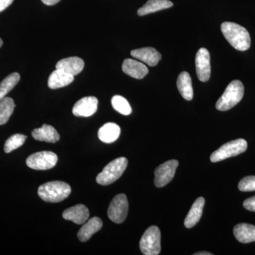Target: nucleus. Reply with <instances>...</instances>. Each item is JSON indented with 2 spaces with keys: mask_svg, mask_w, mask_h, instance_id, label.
<instances>
[{
  "mask_svg": "<svg viewBox=\"0 0 255 255\" xmlns=\"http://www.w3.org/2000/svg\"><path fill=\"white\" fill-rule=\"evenodd\" d=\"M63 217L67 221H73L75 224L82 225L86 222L90 217V211L87 206L78 204L65 210Z\"/></svg>",
  "mask_w": 255,
  "mask_h": 255,
  "instance_id": "ddd939ff",
  "label": "nucleus"
},
{
  "mask_svg": "<svg viewBox=\"0 0 255 255\" xmlns=\"http://www.w3.org/2000/svg\"><path fill=\"white\" fill-rule=\"evenodd\" d=\"M58 162V156L51 151H42L28 156L26 165L36 170H47L53 168Z\"/></svg>",
  "mask_w": 255,
  "mask_h": 255,
  "instance_id": "0eeeda50",
  "label": "nucleus"
},
{
  "mask_svg": "<svg viewBox=\"0 0 255 255\" xmlns=\"http://www.w3.org/2000/svg\"><path fill=\"white\" fill-rule=\"evenodd\" d=\"M235 237L240 243H250L255 242V226L248 223H240L233 230Z\"/></svg>",
  "mask_w": 255,
  "mask_h": 255,
  "instance_id": "aec40b11",
  "label": "nucleus"
},
{
  "mask_svg": "<svg viewBox=\"0 0 255 255\" xmlns=\"http://www.w3.org/2000/svg\"><path fill=\"white\" fill-rule=\"evenodd\" d=\"M14 0H0V12L4 11L9 5L12 4Z\"/></svg>",
  "mask_w": 255,
  "mask_h": 255,
  "instance_id": "c756f323",
  "label": "nucleus"
},
{
  "mask_svg": "<svg viewBox=\"0 0 255 255\" xmlns=\"http://www.w3.org/2000/svg\"><path fill=\"white\" fill-rule=\"evenodd\" d=\"M121 128L117 124L107 123L100 128L98 137L105 143H112L120 136Z\"/></svg>",
  "mask_w": 255,
  "mask_h": 255,
  "instance_id": "412c9836",
  "label": "nucleus"
},
{
  "mask_svg": "<svg viewBox=\"0 0 255 255\" xmlns=\"http://www.w3.org/2000/svg\"><path fill=\"white\" fill-rule=\"evenodd\" d=\"M173 6V3L169 0H149L142 7L137 10L139 16L155 13L161 10L169 9Z\"/></svg>",
  "mask_w": 255,
  "mask_h": 255,
  "instance_id": "5701e85b",
  "label": "nucleus"
},
{
  "mask_svg": "<svg viewBox=\"0 0 255 255\" xmlns=\"http://www.w3.org/2000/svg\"><path fill=\"white\" fill-rule=\"evenodd\" d=\"M238 189L244 192L255 191V176H248L241 179L238 184Z\"/></svg>",
  "mask_w": 255,
  "mask_h": 255,
  "instance_id": "cd10ccee",
  "label": "nucleus"
},
{
  "mask_svg": "<svg viewBox=\"0 0 255 255\" xmlns=\"http://www.w3.org/2000/svg\"><path fill=\"white\" fill-rule=\"evenodd\" d=\"M84 67H85V63H84L83 60L78 57L64 58V59L58 61L55 65L56 69L63 70L65 73L73 75V76L81 73Z\"/></svg>",
  "mask_w": 255,
  "mask_h": 255,
  "instance_id": "dca6fc26",
  "label": "nucleus"
},
{
  "mask_svg": "<svg viewBox=\"0 0 255 255\" xmlns=\"http://www.w3.org/2000/svg\"><path fill=\"white\" fill-rule=\"evenodd\" d=\"M122 70L128 76L137 80L145 78L149 72L148 69L144 64L130 58L124 60Z\"/></svg>",
  "mask_w": 255,
  "mask_h": 255,
  "instance_id": "4468645a",
  "label": "nucleus"
},
{
  "mask_svg": "<svg viewBox=\"0 0 255 255\" xmlns=\"http://www.w3.org/2000/svg\"><path fill=\"white\" fill-rule=\"evenodd\" d=\"M128 212V201L127 196L120 194L116 196L111 201L107 214L112 222L120 224L127 219Z\"/></svg>",
  "mask_w": 255,
  "mask_h": 255,
  "instance_id": "6e6552de",
  "label": "nucleus"
},
{
  "mask_svg": "<svg viewBox=\"0 0 255 255\" xmlns=\"http://www.w3.org/2000/svg\"><path fill=\"white\" fill-rule=\"evenodd\" d=\"M177 85L179 93L184 100L191 101L194 97L192 82L190 75L187 72H182L177 78Z\"/></svg>",
  "mask_w": 255,
  "mask_h": 255,
  "instance_id": "4be33fe9",
  "label": "nucleus"
},
{
  "mask_svg": "<svg viewBox=\"0 0 255 255\" xmlns=\"http://www.w3.org/2000/svg\"><path fill=\"white\" fill-rule=\"evenodd\" d=\"M205 205V199L203 197H199L193 204L190 211L184 220V226L187 228H191L195 226L200 221Z\"/></svg>",
  "mask_w": 255,
  "mask_h": 255,
  "instance_id": "a211bd4d",
  "label": "nucleus"
},
{
  "mask_svg": "<svg viewBox=\"0 0 255 255\" xmlns=\"http://www.w3.org/2000/svg\"><path fill=\"white\" fill-rule=\"evenodd\" d=\"M112 105L114 110L123 115H130L132 113V109L128 102L122 96H114L112 100Z\"/></svg>",
  "mask_w": 255,
  "mask_h": 255,
  "instance_id": "a878e982",
  "label": "nucleus"
},
{
  "mask_svg": "<svg viewBox=\"0 0 255 255\" xmlns=\"http://www.w3.org/2000/svg\"><path fill=\"white\" fill-rule=\"evenodd\" d=\"M130 55L133 58L140 60L142 63L147 64L150 67L156 66L162 58L160 53L155 48L151 47L132 50L130 52Z\"/></svg>",
  "mask_w": 255,
  "mask_h": 255,
  "instance_id": "f8f14e48",
  "label": "nucleus"
},
{
  "mask_svg": "<svg viewBox=\"0 0 255 255\" xmlns=\"http://www.w3.org/2000/svg\"><path fill=\"white\" fill-rule=\"evenodd\" d=\"M3 45V41L1 38H0V48H1V46Z\"/></svg>",
  "mask_w": 255,
  "mask_h": 255,
  "instance_id": "473e14b6",
  "label": "nucleus"
},
{
  "mask_svg": "<svg viewBox=\"0 0 255 255\" xmlns=\"http://www.w3.org/2000/svg\"><path fill=\"white\" fill-rule=\"evenodd\" d=\"M32 136L38 141L55 143L60 140V135L55 128L52 126L43 124L41 128L34 129L32 131Z\"/></svg>",
  "mask_w": 255,
  "mask_h": 255,
  "instance_id": "f3484780",
  "label": "nucleus"
},
{
  "mask_svg": "<svg viewBox=\"0 0 255 255\" xmlns=\"http://www.w3.org/2000/svg\"><path fill=\"white\" fill-rule=\"evenodd\" d=\"M103 226L102 220L99 217H93L87 220L79 230L78 238L82 243L88 241L94 234L100 231Z\"/></svg>",
  "mask_w": 255,
  "mask_h": 255,
  "instance_id": "2eb2a0df",
  "label": "nucleus"
},
{
  "mask_svg": "<svg viewBox=\"0 0 255 255\" xmlns=\"http://www.w3.org/2000/svg\"><path fill=\"white\" fill-rule=\"evenodd\" d=\"M179 162L176 159L167 161L160 164L155 171V184L158 188L163 187L169 184L175 175Z\"/></svg>",
  "mask_w": 255,
  "mask_h": 255,
  "instance_id": "1a4fd4ad",
  "label": "nucleus"
},
{
  "mask_svg": "<svg viewBox=\"0 0 255 255\" xmlns=\"http://www.w3.org/2000/svg\"><path fill=\"white\" fill-rule=\"evenodd\" d=\"M244 85L242 82L233 80L228 85L223 95L216 102V109L221 112L231 110L241 102L244 96Z\"/></svg>",
  "mask_w": 255,
  "mask_h": 255,
  "instance_id": "7ed1b4c3",
  "label": "nucleus"
},
{
  "mask_svg": "<svg viewBox=\"0 0 255 255\" xmlns=\"http://www.w3.org/2000/svg\"><path fill=\"white\" fill-rule=\"evenodd\" d=\"M196 70L198 78L201 82L209 81L211 77V56L209 50L201 48L196 53Z\"/></svg>",
  "mask_w": 255,
  "mask_h": 255,
  "instance_id": "9d476101",
  "label": "nucleus"
},
{
  "mask_svg": "<svg viewBox=\"0 0 255 255\" xmlns=\"http://www.w3.org/2000/svg\"><path fill=\"white\" fill-rule=\"evenodd\" d=\"M161 233L157 226L146 230L140 241V249L145 255H157L161 251Z\"/></svg>",
  "mask_w": 255,
  "mask_h": 255,
  "instance_id": "423d86ee",
  "label": "nucleus"
},
{
  "mask_svg": "<svg viewBox=\"0 0 255 255\" xmlns=\"http://www.w3.org/2000/svg\"><path fill=\"white\" fill-rule=\"evenodd\" d=\"M43 4L48 5V6H53V5L56 4L57 3L59 2L60 0H41Z\"/></svg>",
  "mask_w": 255,
  "mask_h": 255,
  "instance_id": "7c9ffc66",
  "label": "nucleus"
},
{
  "mask_svg": "<svg viewBox=\"0 0 255 255\" xmlns=\"http://www.w3.org/2000/svg\"><path fill=\"white\" fill-rule=\"evenodd\" d=\"M19 80L20 75L17 73L10 74L3 80L0 83V100L6 97V95L17 85Z\"/></svg>",
  "mask_w": 255,
  "mask_h": 255,
  "instance_id": "393cba45",
  "label": "nucleus"
},
{
  "mask_svg": "<svg viewBox=\"0 0 255 255\" xmlns=\"http://www.w3.org/2000/svg\"><path fill=\"white\" fill-rule=\"evenodd\" d=\"M221 31L230 44L240 51H246L251 46V38L246 28L233 22L221 24Z\"/></svg>",
  "mask_w": 255,
  "mask_h": 255,
  "instance_id": "f257e3e1",
  "label": "nucleus"
},
{
  "mask_svg": "<svg viewBox=\"0 0 255 255\" xmlns=\"http://www.w3.org/2000/svg\"><path fill=\"white\" fill-rule=\"evenodd\" d=\"M128 166V159L122 157L110 162L97 175V182L103 186L110 185L118 180L125 172Z\"/></svg>",
  "mask_w": 255,
  "mask_h": 255,
  "instance_id": "20e7f679",
  "label": "nucleus"
},
{
  "mask_svg": "<svg viewBox=\"0 0 255 255\" xmlns=\"http://www.w3.org/2000/svg\"><path fill=\"white\" fill-rule=\"evenodd\" d=\"M98 100L95 97H85L76 102L73 108L75 117H89L97 111Z\"/></svg>",
  "mask_w": 255,
  "mask_h": 255,
  "instance_id": "9b49d317",
  "label": "nucleus"
},
{
  "mask_svg": "<svg viewBox=\"0 0 255 255\" xmlns=\"http://www.w3.org/2000/svg\"><path fill=\"white\" fill-rule=\"evenodd\" d=\"M14 108V100L10 97H5L0 100V126L4 125L9 121Z\"/></svg>",
  "mask_w": 255,
  "mask_h": 255,
  "instance_id": "b1692460",
  "label": "nucleus"
},
{
  "mask_svg": "<svg viewBox=\"0 0 255 255\" xmlns=\"http://www.w3.org/2000/svg\"><path fill=\"white\" fill-rule=\"evenodd\" d=\"M73 81V75L56 69L55 71L50 74L48 80V86L52 90H56V89L68 86Z\"/></svg>",
  "mask_w": 255,
  "mask_h": 255,
  "instance_id": "6ab92c4d",
  "label": "nucleus"
},
{
  "mask_svg": "<svg viewBox=\"0 0 255 255\" xmlns=\"http://www.w3.org/2000/svg\"><path fill=\"white\" fill-rule=\"evenodd\" d=\"M245 209L255 212V196L246 199L243 203Z\"/></svg>",
  "mask_w": 255,
  "mask_h": 255,
  "instance_id": "c85d7f7f",
  "label": "nucleus"
},
{
  "mask_svg": "<svg viewBox=\"0 0 255 255\" xmlns=\"http://www.w3.org/2000/svg\"><path fill=\"white\" fill-rule=\"evenodd\" d=\"M194 255H213V254L211 253H208V252H200V253H195Z\"/></svg>",
  "mask_w": 255,
  "mask_h": 255,
  "instance_id": "2f4dec72",
  "label": "nucleus"
},
{
  "mask_svg": "<svg viewBox=\"0 0 255 255\" xmlns=\"http://www.w3.org/2000/svg\"><path fill=\"white\" fill-rule=\"evenodd\" d=\"M248 148V142L244 139H237L224 144L213 152L211 155V161L212 162H218L220 161L235 157L246 152Z\"/></svg>",
  "mask_w": 255,
  "mask_h": 255,
  "instance_id": "39448f33",
  "label": "nucleus"
},
{
  "mask_svg": "<svg viewBox=\"0 0 255 255\" xmlns=\"http://www.w3.org/2000/svg\"><path fill=\"white\" fill-rule=\"evenodd\" d=\"M26 135L23 134H14L6 140L4 144V150L6 153H9L13 150L23 145L26 139Z\"/></svg>",
  "mask_w": 255,
  "mask_h": 255,
  "instance_id": "bb28decb",
  "label": "nucleus"
},
{
  "mask_svg": "<svg viewBox=\"0 0 255 255\" xmlns=\"http://www.w3.org/2000/svg\"><path fill=\"white\" fill-rule=\"evenodd\" d=\"M71 187L62 181H53L41 184L38 189V196L46 202L59 203L71 194Z\"/></svg>",
  "mask_w": 255,
  "mask_h": 255,
  "instance_id": "f03ea898",
  "label": "nucleus"
}]
</instances>
